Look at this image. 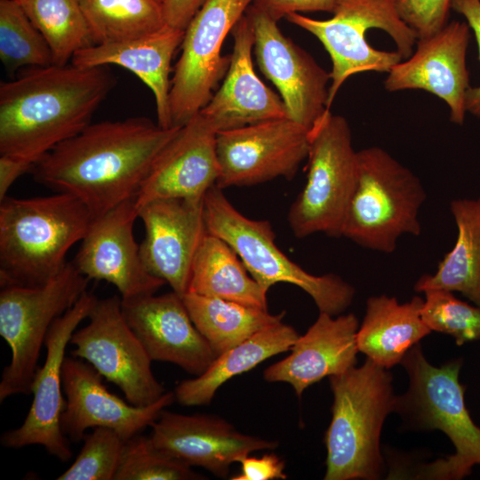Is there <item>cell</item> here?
<instances>
[{"label":"cell","instance_id":"cell-1","mask_svg":"<svg viewBox=\"0 0 480 480\" xmlns=\"http://www.w3.org/2000/svg\"><path fill=\"white\" fill-rule=\"evenodd\" d=\"M182 126L146 117L90 124L36 161L35 180L78 198L98 217L135 197L155 161Z\"/></svg>","mask_w":480,"mask_h":480},{"label":"cell","instance_id":"cell-2","mask_svg":"<svg viewBox=\"0 0 480 480\" xmlns=\"http://www.w3.org/2000/svg\"><path fill=\"white\" fill-rule=\"evenodd\" d=\"M116 84L103 67H28L0 84V154L33 164L78 134Z\"/></svg>","mask_w":480,"mask_h":480},{"label":"cell","instance_id":"cell-3","mask_svg":"<svg viewBox=\"0 0 480 480\" xmlns=\"http://www.w3.org/2000/svg\"><path fill=\"white\" fill-rule=\"evenodd\" d=\"M93 217L76 196L0 201V284L41 286L65 267L69 249L85 236Z\"/></svg>","mask_w":480,"mask_h":480},{"label":"cell","instance_id":"cell-4","mask_svg":"<svg viewBox=\"0 0 480 480\" xmlns=\"http://www.w3.org/2000/svg\"><path fill=\"white\" fill-rule=\"evenodd\" d=\"M333 395L325 432V480H376L384 470L380 434L396 396L391 372L369 358L329 377Z\"/></svg>","mask_w":480,"mask_h":480},{"label":"cell","instance_id":"cell-5","mask_svg":"<svg viewBox=\"0 0 480 480\" xmlns=\"http://www.w3.org/2000/svg\"><path fill=\"white\" fill-rule=\"evenodd\" d=\"M409 376L407 391L396 396L395 412L403 427L412 430L438 429L454 446V453L420 464L415 478L460 480L480 465V427L472 420L460 382L461 359L440 367L425 357L420 345H414L401 363Z\"/></svg>","mask_w":480,"mask_h":480},{"label":"cell","instance_id":"cell-6","mask_svg":"<svg viewBox=\"0 0 480 480\" xmlns=\"http://www.w3.org/2000/svg\"><path fill=\"white\" fill-rule=\"evenodd\" d=\"M285 18L313 34L331 57L328 108L349 76L364 71L388 73L411 57L418 39L398 15L393 0H338L333 16L325 20L299 12Z\"/></svg>","mask_w":480,"mask_h":480},{"label":"cell","instance_id":"cell-7","mask_svg":"<svg viewBox=\"0 0 480 480\" xmlns=\"http://www.w3.org/2000/svg\"><path fill=\"white\" fill-rule=\"evenodd\" d=\"M357 164L341 236L363 248L392 253L402 236L420 235L426 190L412 170L382 148L357 151Z\"/></svg>","mask_w":480,"mask_h":480},{"label":"cell","instance_id":"cell-8","mask_svg":"<svg viewBox=\"0 0 480 480\" xmlns=\"http://www.w3.org/2000/svg\"><path fill=\"white\" fill-rule=\"evenodd\" d=\"M204 216L207 231L234 249L265 291L278 283L296 285L313 299L319 312L335 316L351 305L355 289L350 284L335 274L316 276L307 272L276 244L268 220L245 217L215 185L204 195Z\"/></svg>","mask_w":480,"mask_h":480},{"label":"cell","instance_id":"cell-9","mask_svg":"<svg viewBox=\"0 0 480 480\" xmlns=\"http://www.w3.org/2000/svg\"><path fill=\"white\" fill-rule=\"evenodd\" d=\"M89 281L69 261L44 285L1 287L0 335L12 352L1 376V402L13 395L31 394L40 351L52 324L87 291Z\"/></svg>","mask_w":480,"mask_h":480},{"label":"cell","instance_id":"cell-10","mask_svg":"<svg viewBox=\"0 0 480 480\" xmlns=\"http://www.w3.org/2000/svg\"><path fill=\"white\" fill-rule=\"evenodd\" d=\"M307 158V181L289 209V226L298 238L316 233L340 237L358 168L345 117L325 110L309 131Z\"/></svg>","mask_w":480,"mask_h":480},{"label":"cell","instance_id":"cell-11","mask_svg":"<svg viewBox=\"0 0 480 480\" xmlns=\"http://www.w3.org/2000/svg\"><path fill=\"white\" fill-rule=\"evenodd\" d=\"M255 0H205L185 29L181 54L171 79L173 126H183L209 102L230 56L221 55L228 32Z\"/></svg>","mask_w":480,"mask_h":480},{"label":"cell","instance_id":"cell-12","mask_svg":"<svg viewBox=\"0 0 480 480\" xmlns=\"http://www.w3.org/2000/svg\"><path fill=\"white\" fill-rule=\"evenodd\" d=\"M89 323L74 332V357L90 364L103 378L117 386L136 406L157 401L166 391L156 379L142 343L126 322L122 299L116 295L97 300Z\"/></svg>","mask_w":480,"mask_h":480},{"label":"cell","instance_id":"cell-13","mask_svg":"<svg viewBox=\"0 0 480 480\" xmlns=\"http://www.w3.org/2000/svg\"><path fill=\"white\" fill-rule=\"evenodd\" d=\"M309 131L288 117L217 132L219 188L291 180L308 157Z\"/></svg>","mask_w":480,"mask_h":480},{"label":"cell","instance_id":"cell-14","mask_svg":"<svg viewBox=\"0 0 480 480\" xmlns=\"http://www.w3.org/2000/svg\"><path fill=\"white\" fill-rule=\"evenodd\" d=\"M97 300L94 294L85 291L73 307L52 324L44 345L46 358L37 368L32 384L30 409L19 428L3 433L0 442L4 447L20 449L39 444L62 462L71 459L68 438L60 427L66 405L62 395V365L66 348L74 332L84 319L88 318Z\"/></svg>","mask_w":480,"mask_h":480},{"label":"cell","instance_id":"cell-15","mask_svg":"<svg viewBox=\"0 0 480 480\" xmlns=\"http://www.w3.org/2000/svg\"><path fill=\"white\" fill-rule=\"evenodd\" d=\"M260 69L280 93L287 117L310 131L327 108L330 73L286 37L276 20L252 3L245 11Z\"/></svg>","mask_w":480,"mask_h":480},{"label":"cell","instance_id":"cell-16","mask_svg":"<svg viewBox=\"0 0 480 480\" xmlns=\"http://www.w3.org/2000/svg\"><path fill=\"white\" fill-rule=\"evenodd\" d=\"M137 218L135 197L93 218L72 260L90 280H104L115 285L122 300L153 295L165 284L143 264L133 236Z\"/></svg>","mask_w":480,"mask_h":480},{"label":"cell","instance_id":"cell-17","mask_svg":"<svg viewBox=\"0 0 480 480\" xmlns=\"http://www.w3.org/2000/svg\"><path fill=\"white\" fill-rule=\"evenodd\" d=\"M66 405L60 418L64 435L78 443L88 428H108L128 440L151 426L161 412L175 401L173 392H165L147 406H136L112 394L102 376L87 362L66 357L62 365Z\"/></svg>","mask_w":480,"mask_h":480},{"label":"cell","instance_id":"cell-18","mask_svg":"<svg viewBox=\"0 0 480 480\" xmlns=\"http://www.w3.org/2000/svg\"><path fill=\"white\" fill-rule=\"evenodd\" d=\"M145 237L140 245L147 270L183 296L196 251L208 232L204 199L163 198L139 209Z\"/></svg>","mask_w":480,"mask_h":480},{"label":"cell","instance_id":"cell-19","mask_svg":"<svg viewBox=\"0 0 480 480\" xmlns=\"http://www.w3.org/2000/svg\"><path fill=\"white\" fill-rule=\"evenodd\" d=\"M150 427L149 439L157 450L189 467H202L218 477H226L231 464L251 452L278 446L277 441L243 434L213 415H184L164 410Z\"/></svg>","mask_w":480,"mask_h":480},{"label":"cell","instance_id":"cell-20","mask_svg":"<svg viewBox=\"0 0 480 480\" xmlns=\"http://www.w3.org/2000/svg\"><path fill=\"white\" fill-rule=\"evenodd\" d=\"M469 28L467 22L452 21L436 33L419 38L411 57L390 69L385 89H420L433 93L448 105L450 120L462 125L470 87L466 65Z\"/></svg>","mask_w":480,"mask_h":480},{"label":"cell","instance_id":"cell-21","mask_svg":"<svg viewBox=\"0 0 480 480\" xmlns=\"http://www.w3.org/2000/svg\"><path fill=\"white\" fill-rule=\"evenodd\" d=\"M216 137L217 131L200 113L185 124L160 153L138 190V210L156 199H204L220 175Z\"/></svg>","mask_w":480,"mask_h":480},{"label":"cell","instance_id":"cell-22","mask_svg":"<svg viewBox=\"0 0 480 480\" xmlns=\"http://www.w3.org/2000/svg\"><path fill=\"white\" fill-rule=\"evenodd\" d=\"M122 311L152 361L172 363L199 376L217 356L173 291L122 300Z\"/></svg>","mask_w":480,"mask_h":480},{"label":"cell","instance_id":"cell-23","mask_svg":"<svg viewBox=\"0 0 480 480\" xmlns=\"http://www.w3.org/2000/svg\"><path fill=\"white\" fill-rule=\"evenodd\" d=\"M231 33L234 46L225 79L199 113L217 132L287 117L282 98L254 72L252 60L254 36L245 13Z\"/></svg>","mask_w":480,"mask_h":480},{"label":"cell","instance_id":"cell-24","mask_svg":"<svg viewBox=\"0 0 480 480\" xmlns=\"http://www.w3.org/2000/svg\"><path fill=\"white\" fill-rule=\"evenodd\" d=\"M319 312L315 323L290 348L291 354L263 372L268 382L290 384L298 397L325 377L342 374L356 365L359 352L357 317Z\"/></svg>","mask_w":480,"mask_h":480},{"label":"cell","instance_id":"cell-25","mask_svg":"<svg viewBox=\"0 0 480 480\" xmlns=\"http://www.w3.org/2000/svg\"><path fill=\"white\" fill-rule=\"evenodd\" d=\"M185 30L169 25L146 36L112 44L92 45L76 52L71 63L80 67L117 65L136 75L152 91L157 124L173 127L170 112L171 63Z\"/></svg>","mask_w":480,"mask_h":480},{"label":"cell","instance_id":"cell-26","mask_svg":"<svg viewBox=\"0 0 480 480\" xmlns=\"http://www.w3.org/2000/svg\"><path fill=\"white\" fill-rule=\"evenodd\" d=\"M424 300L414 296L400 303L385 294L367 299L365 315L356 333L360 352L389 370L431 331L421 317Z\"/></svg>","mask_w":480,"mask_h":480},{"label":"cell","instance_id":"cell-27","mask_svg":"<svg viewBox=\"0 0 480 480\" xmlns=\"http://www.w3.org/2000/svg\"><path fill=\"white\" fill-rule=\"evenodd\" d=\"M299 337L293 327L283 322L259 331L217 356L201 375L180 381L173 392L175 400L184 406L209 404L222 384L266 359L289 350Z\"/></svg>","mask_w":480,"mask_h":480},{"label":"cell","instance_id":"cell-28","mask_svg":"<svg viewBox=\"0 0 480 480\" xmlns=\"http://www.w3.org/2000/svg\"><path fill=\"white\" fill-rule=\"evenodd\" d=\"M450 210L458 231L455 244L434 274L419 278L414 290L458 292L480 307V196L454 199Z\"/></svg>","mask_w":480,"mask_h":480},{"label":"cell","instance_id":"cell-29","mask_svg":"<svg viewBox=\"0 0 480 480\" xmlns=\"http://www.w3.org/2000/svg\"><path fill=\"white\" fill-rule=\"evenodd\" d=\"M188 292L268 310L267 293L234 249L207 232L194 259Z\"/></svg>","mask_w":480,"mask_h":480},{"label":"cell","instance_id":"cell-30","mask_svg":"<svg viewBox=\"0 0 480 480\" xmlns=\"http://www.w3.org/2000/svg\"><path fill=\"white\" fill-rule=\"evenodd\" d=\"M181 298L195 326L217 356L282 322L285 314L273 315L268 310L192 292Z\"/></svg>","mask_w":480,"mask_h":480},{"label":"cell","instance_id":"cell-31","mask_svg":"<svg viewBox=\"0 0 480 480\" xmlns=\"http://www.w3.org/2000/svg\"><path fill=\"white\" fill-rule=\"evenodd\" d=\"M93 45L127 41L166 25L159 0H77Z\"/></svg>","mask_w":480,"mask_h":480},{"label":"cell","instance_id":"cell-32","mask_svg":"<svg viewBox=\"0 0 480 480\" xmlns=\"http://www.w3.org/2000/svg\"><path fill=\"white\" fill-rule=\"evenodd\" d=\"M47 41L54 65L68 64L78 51L93 45L77 0H18Z\"/></svg>","mask_w":480,"mask_h":480},{"label":"cell","instance_id":"cell-33","mask_svg":"<svg viewBox=\"0 0 480 480\" xmlns=\"http://www.w3.org/2000/svg\"><path fill=\"white\" fill-rule=\"evenodd\" d=\"M0 59L9 71L53 64L47 41L14 0H0Z\"/></svg>","mask_w":480,"mask_h":480},{"label":"cell","instance_id":"cell-34","mask_svg":"<svg viewBox=\"0 0 480 480\" xmlns=\"http://www.w3.org/2000/svg\"><path fill=\"white\" fill-rule=\"evenodd\" d=\"M204 477L136 435L126 440L115 480H198Z\"/></svg>","mask_w":480,"mask_h":480},{"label":"cell","instance_id":"cell-35","mask_svg":"<svg viewBox=\"0 0 480 480\" xmlns=\"http://www.w3.org/2000/svg\"><path fill=\"white\" fill-rule=\"evenodd\" d=\"M421 317L430 331L452 336L459 346L480 340V307L457 299L452 292H424Z\"/></svg>","mask_w":480,"mask_h":480},{"label":"cell","instance_id":"cell-36","mask_svg":"<svg viewBox=\"0 0 480 480\" xmlns=\"http://www.w3.org/2000/svg\"><path fill=\"white\" fill-rule=\"evenodd\" d=\"M75 461L58 480H115L126 440L115 430L94 428L85 434Z\"/></svg>","mask_w":480,"mask_h":480},{"label":"cell","instance_id":"cell-37","mask_svg":"<svg viewBox=\"0 0 480 480\" xmlns=\"http://www.w3.org/2000/svg\"><path fill=\"white\" fill-rule=\"evenodd\" d=\"M393 3L400 18L418 39L442 29L452 9V0H393Z\"/></svg>","mask_w":480,"mask_h":480},{"label":"cell","instance_id":"cell-38","mask_svg":"<svg viewBox=\"0 0 480 480\" xmlns=\"http://www.w3.org/2000/svg\"><path fill=\"white\" fill-rule=\"evenodd\" d=\"M241 472L232 480H275L286 479L284 462L275 453L260 458L244 457L241 461Z\"/></svg>","mask_w":480,"mask_h":480},{"label":"cell","instance_id":"cell-39","mask_svg":"<svg viewBox=\"0 0 480 480\" xmlns=\"http://www.w3.org/2000/svg\"><path fill=\"white\" fill-rule=\"evenodd\" d=\"M452 9L463 15L473 30L480 59V0H452ZM466 110L480 118V86L468 88L466 94Z\"/></svg>","mask_w":480,"mask_h":480},{"label":"cell","instance_id":"cell-40","mask_svg":"<svg viewBox=\"0 0 480 480\" xmlns=\"http://www.w3.org/2000/svg\"><path fill=\"white\" fill-rule=\"evenodd\" d=\"M338 0H255L253 3L264 9L276 20L291 12H333Z\"/></svg>","mask_w":480,"mask_h":480},{"label":"cell","instance_id":"cell-41","mask_svg":"<svg viewBox=\"0 0 480 480\" xmlns=\"http://www.w3.org/2000/svg\"><path fill=\"white\" fill-rule=\"evenodd\" d=\"M205 0H164L163 2L165 23L185 30Z\"/></svg>","mask_w":480,"mask_h":480},{"label":"cell","instance_id":"cell-42","mask_svg":"<svg viewBox=\"0 0 480 480\" xmlns=\"http://www.w3.org/2000/svg\"><path fill=\"white\" fill-rule=\"evenodd\" d=\"M33 164L14 156H0V201H2L13 184L23 173L30 172Z\"/></svg>","mask_w":480,"mask_h":480},{"label":"cell","instance_id":"cell-43","mask_svg":"<svg viewBox=\"0 0 480 480\" xmlns=\"http://www.w3.org/2000/svg\"><path fill=\"white\" fill-rule=\"evenodd\" d=\"M159 1L163 3L164 0H159Z\"/></svg>","mask_w":480,"mask_h":480},{"label":"cell","instance_id":"cell-44","mask_svg":"<svg viewBox=\"0 0 480 480\" xmlns=\"http://www.w3.org/2000/svg\"><path fill=\"white\" fill-rule=\"evenodd\" d=\"M14 1H18V0H14Z\"/></svg>","mask_w":480,"mask_h":480}]
</instances>
